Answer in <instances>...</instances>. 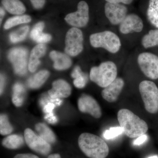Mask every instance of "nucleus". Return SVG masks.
I'll list each match as a JSON object with an SVG mask.
<instances>
[{
  "label": "nucleus",
  "mask_w": 158,
  "mask_h": 158,
  "mask_svg": "<svg viewBox=\"0 0 158 158\" xmlns=\"http://www.w3.org/2000/svg\"><path fill=\"white\" fill-rule=\"evenodd\" d=\"M119 125L128 138H137L147 133L148 126L146 122L127 109L119 110L117 113Z\"/></svg>",
  "instance_id": "1"
},
{
  "label": "nucleus",
  "mask_w": 158,
  "mask_h": 158,
  "mask_svg": "<svg viewBox=\"0 0 158 158\" xmlns=\"http://www.w3.org/2000/svg\"><path fill=\"white\" fill-rule=\"evenodd\" d=\"M79 147L89 158H106L110 149L108 144L100 137L88 133H82L78 138Z\"/></svg>",
  "instance_id": "2"
},
{
  "label": "nucleus",
  "mask_w": 158,
  "mask_h": 158,
  "mask_svg": "<svg viewBox=\"0 0 158 158\" xmlns=\"http://www.w3.org/2000/svg\"><path fill=\"white\" fill-rule=\"evenodd\" d=\"M117 68L111 61L102 62L98 66H94L90 71V78L99 87L105 88L116 78Z\"/></svg>",
  "instance_id": "3"
},
{
  "label": "nucleus",
  "mask_w": 158,
  "mask_h": 158,
  "mask_svg": "<svg viewBox=\"0 0 158 158\" xmlns=\"http://www.w3.org/2000/svg\"><path fill=\"white\" fill-rule=\"evenodd\" d=\"M90 41L93 47L102 48L112 53H117L121 46L119 37L110 31L92 34L90 35Z\"/></svg>",
  "instance_id": "4"
},
{
  "label": "nucleus",
  "mask_w": 158,
  "mask_h": 158,
  "mask_svg": "<svg viewBox=\"0 0 158 158\" xmlns=\"http://www.w3.org/2000/svg\"><path fill=\"white\" fill-rule=\"evenodd\" d=\"M139 90L148 112L155 114L158 112V88L154 82L142 81L139 85Z\"/></svg>",
  "instance_id": "5"
},
{
  "label": "nucleus",
  "mask_w": 158,
  "mask_h": 158,
  "mask_svg": "<svg viewBox=\"0 0 158 158\" xmlns=\"http://www.w3.org/2000/svg\"><path fill=\"white\" fill-rule=\"evenodd\" d=\"M83 34L81 30L74 27L71 28L65 36V53L72 56L78 55L83 50Z\"/></svg>",
  "instance_id": "6"
},
{
  "label": "nucleus",
  "mask_w": 158,
  "mask_h": 158,
  "mask_svg": "<svg viewBox=\"0 0 158 158\" xmlns=\"http://www.w3.org/2000/svg\"><path fill=\"white\" fill-rule=\"evenodd\" d=\"M138 62L141 71L152 80L158 79V56L149 52H143L138 56Z\"/></svg>",
  "instance_id": "7"
},
{
  "label": "nucleus",
  "mask_w": 158,
  "mask_h": 158,
  "mask_svg": "<svg viewBox=\"0 0 158 158\" xmlns=\"http://www.w3.org/2000/svg\"><path fill=\"white\" fill-rule=\"evenodd\" d=\"M28 51L24 48H15L9 51L8 58L12 63L15 73L20 76L25 74L28 66Z\"/></svg>",
  "instance_id": "8"
},
{
  "label": "nucleus",
  "mask_w": 158,
  "mask_h": 158,
  "mask_svg": "<svg viewBox=\"0 0 158 158\" xmlns=\"http://www.w3.org/2000/svg\"><path fill=\"white\" fill-rule=\"evenodd\" d=\"M27 145L31 150L42 155L46 156L51 152V144L36 135L31 129H26L24 133Z\"/></svg>",
  "instance_id": "9"
},
{
  "label": "nucleus",
  "mask_w": 158,
  "mask_h": 158,
  "mask_svg": "<svg viewBox=\"0 0 158 158\" xmlns=\"http://www.w3.org/2000/svg\"><path fill=\"white\" fill-rule=\"evenodd\" d=\"M65 21L74 27H83L87 25L89 21V6L85 1L79 2L77 10L68 14L65 16Z\"/></svg>",
  "instance_id": "10"
},
{
  "label": "nucleus",
  "mask_w": 158,
  "mask_h": 158,
  "mask_svg": "<svg viewBox=\"0 0 158 158\" xmlns=\"http://www.w3.org/2000/svg\"><path fill=\"white\" fill-rule=\"evenodd\" d=\"M78 107L82 113H88L94 118H99L102 116L100 106L95 99L88 94H83L79 98Z\"/></svg>",
  "instance_id": "11"
},
{
  "label": "nucleus",
  "mask_w": 158,
  "mask_h": 158,
  "mask_svg": "<svg viewBox=\"0 0 158 158\" xmlns=\"http://www.w3.org/2000/svg\"><path fill=\"white\" fill-rule=\"evenodd\" d=\"M106 16L113 25L120 24L127 15V9L120 4L107 2L105 6Z\"/></svg>",
  "instance_id": "12"
},
{
  "label": "nucleus",
  "mask_w": 158,
  "mask_h": 158,
  "mask_svg": "<svg viewBox=\"0 0 158 158\" xmlns=\"http://www.w3.org/2000/svg\"><path fill=\"white\" fill-rule=\"evenodd\" d=\"M143 23L141 18L137 15L131 14L127 15L119 25V31L123 34L134 32H141L143 30Z\"/></svg>",
  "instance_id": "13"
},
{
  "label": "nucleus",
  "mask_w": 158,
  "mask_h": 158,
  "mask_svg": "<svg viewBox=\"0 0 158 158\" xmlns=\"http://www.w3.org/2000/svg\"><path fill=\"white\" fill-rule=\"evenodd\" d=\"M124 81L120 77L116 78L113 82L104 88L102 96L109 102H115L118 100L124 86Z\"/></svg>",
  "instance_id": "14"
},
{
  "label": "nucleus",
  "mask_w": 158,
  "mask_h": 158,
  "mask_svg": "<svg viewBox=\"0 0 158 158\" xmlns=\"http://www.w3.org/2000/svg\"><path fill=\"white\" fill-rule=\"evenodd\" d=\"M71 92L70 85L66 81L59 79L52 83V88L48 90V94L51 98L59 99L68 97Z\"/></svg>",
  "instance_id": "15"
},
{
  "label": "nucleus",
  "mask_w": 158,
  "mask_h": 158,
  "mask_svg": "<svg viewBox=\"0 0 158 158\" xmlns=\"http://www.w3.org/2000/svg\"><path fill=\"white\" fill-rule=\"evenodd\" d=\"M46 47L43 44H39L32 49L28 63V69L31 73L37 70L40 64L39 59L45 55Z\"/></svg>",
  "instance_id": "16"
},
{
  "label": "nucleus",
  "mask_w": 158,
  "mask_h": 158,
  "mask_svg": "<svg viewBox=\"0 0 158 158\" xmlns=\"http://www.w3.org/2000/svg\"><path fill=\"white\" fill-rule=\"evenodd\" d=\"M50 57L54 61V68L57 70H65L71 66V60L66 54L53 51L51 52Z\"/></svg>",
  "instance_id": "17"
},
{
  "label": "nucleus",
  "mask_w": 158,
  "mask_h": 158,
  "mask_svg": "<svg viewBox=\"0 0 158 158\" xmlns=\"http://www.w3.org/2000/svg\"><path fill=\"white\" fill-rule=\"evenodd\" d=\"M44 27V23L41 22L37 23L31 31V38L38 43L43 44L48 42L52 39V37L50 34L43 33Z\"/></svg>",
  "instance_id": "18"
},
{
  "label": "nucleus",
  "mask_w": 158,
  "mask_h": 158,
  "mask_svg": "<svg viewBox=\"0 0 158 158\" xmlns=\"http://www.w3.org/2000/svg\"><path fill=\"white\" fill-rule=\"evenodd\" d=\"M49 76L50 73L48 71H40L28 80L27 86L31 89L39 88L46 81Z\"/></svg>",
  "instance_id": "19"
},
{
  "label": "nucleus",
  "mask_w": 158,
  "mask_h": 158,
  "mask_svg": "<svg viewBox=\"0 0 158 158\" xmlns=\"http://www.w3.org/2000/svg\"><path fill=\"white\" fill-rule=\"evenodd\" d=\"M35 129L38 135L50 144L56 141V137L50 128L44 123H38L35 125Z\"/></svg>",
  "instance_id": "20"
},
{
  "label": "nucleus",
  "mask_w": 158,
  "mask_h": 158,
  "mask_svg": "<svg viewBox=\"0 0 158 158\" xmlns=\"http://www.w3.org/2000/svg\"><path fill=\"white\" fill-rule=\"evenodd\" d=\"M2 4L9 13L14 15H21L25 13L26 8L19 0H2Z\"/></svg>",
  "instance_id": "21"
},
{
  "label": "nucleus",
  "mask_w": 158,
  "mask_h": 158,
  "mask_svg": "<svg viewBox=\"0 0 158 158\" xmlns=\"http://www.w3.org/2000/svg\"><path fill=\"white\" fill-rule=\"evenodd\" d=\"M25 139L18 135H12L4 138L2 141L3 146L9 149L20 148L24 144Z\"/></svg>",
  "instance_id": "22"
},
{
  "label": "nucleus",
  "mask_w": 158,
  "mask_h": 158,
  "mask_svg": "<svg viewBox=\"0 0 158 158\" xmlns=\"http://www.w3.org/2000/svg\"><path fill=\"white\" fill-rule=\"evenodd\" d=\"M26 90L22 84L16 83L12 88V102L15 106H21L24 101Z\"/></svg>",
  "instance_id": "23"
},
{
  "label": "nucleus",
  "mask_w": 158,
  "mask_h": 158,
  "mask_svg": "<svg viewBox=\"0 0 158 158\" xmlns=\"http://www.w3.org/2000/svg\"><path fill=\"white\" fill-rule=\"evenodd\" d=\"M147 15L151 23L158 29V0H149Z\"/></svg>",
  "instance_id": "24"
},
{
  "label": "nucleus",
  "mask_w": 158,
  "mask_h": 158,
  "mask_svg": "<svg viewBox=\"0 0 158 158\" xmlns=\"http://www.w3.org/2000/svg\"><path fill=\"white\" fill-rule=\"evenodd\" d=\"M72 77L74 78L73 84L77 88H83L86 86L88 81V77L82 72L79 66H76L71 74Z\"/></svg>",
  "instance_id": "25"
},
{
  "label": "nucleus",
  "mask_w": 158,
  "mask_h": 158,
  "mask_svg": "<svg viewBox=\"0 0 158 158\" xmlns=\"http://www.w3.org/2000/svg\"><path fill=\"white\" fill-rule=\"evenodd\" d=\"M141 43L145 48L158 46V29L150 31L142 38Z\"/></svg>",
  "instance_id": "26"
},
{
  "label": "nucleus",
  "mask_w": 158,
  "mask_h": 158,
  "mask_svg": "<svg viewBox=\"0 0 158 158\" xmlns=\"http://www.w3.org/2000/svg\"><path fill=\"white\" fill-rule=\"evenodd\" d=\"M31 16L28 15H23L21 16H16L10 18L6 21L4 25L5 29L11 28L20 24L26 23L31 21Z\"/></svg>",
  "instance_id": "27"
},
{
  "label": "nucleus",
  "mask_w": 158,
  "mask_h": 158,
  "mask_svg": "<svg viewBox=\"0 0 158 158\" xmlns=\"http://www.w3.org/2000/svg\"><path fill=\"white\" fill-rule=\"evenodd\" d=\"M13 128L9 122L8 116L5 114H1L0 116V133L2 135H6L11 134Z\"/></svg>",
  "instance_id": "28"
},
{
  "label": "nucleus",
  "mask_w": 158,
  "mask_h": 158,
  "mask_svg": "<svg viewBox=\"0 0 158 158\" xmlns=\"http://www.w3.org/2000/svg\"><path fill=\"white\" fill-rule=\"evenodd\" d=\"M29 27L28 26L22 27L17 31L10 34V40L12 43H17L23 40L28 33Z\"/></svg>",
  "instance_id": "29"
},
{
  "label": "nucleus",
  "mask_w": 158,
  "mask_h": 158,
  "mask_svg": "<svg viewBox=\"0 0 158 158\" xmlns=\"http://www.w3.org/2000/svg\"><path fill=\"white\" fill-rule=\"evenodd\" d=\"M123 133V130L121 127H111L109 130H106L104 132L103 136L107 140L113 139Z\"/></svg>",
  "instance_id": "30"
},
{
  "label": "nucleus",
  "mask_w": 158,
  "mask_h": 158,
  "mask_svg": "<svg viewBox=\"0 0 158 158\" xmlns=\"http://www.w3.org/2000/svg\"><path fill=\"white\" fill-rule=\"evenodd\" d=\"M33 7L35 9H41L44 6L45 0H30Z\"/></svg>",
  "instance_id": "31"
},
{
  "label": "nucleus",
  "mask_w": 158,
  "mask_h": 158,
  "mask_svg": "<svg viewBox=\"0 0 158 158\" xmlns=\"http://www.w3.org/2000/svg\"><path fill=\"white\" fill-rule=\"evenodd\" d=\"M147 135L144 134V135H142L137 138V139L133 142V144L135 145H141V144H143L147 140Z\"/></svg>",
  "instance_id": "32"
},
{
  "label": "nucleus",
  "mask_w": 158,
  "mask_h": 158,
  "mask_svg": "<svg viewBox=\"0 0 158 158\" xmlns=\"http://www.w3.org/2000/svg\"><path fill=\"white\" fill-rule=\"evenodd\" d=\"M107 2L114 3V4H120L123 3L126 5H129L132 2L133 0H105Z\"/></svg>",
  "instance_id": "33"
},
{
  "label": "nucleus",
  "mask_w": 158,
  "mask_h": 158,
  "mask_svg": "<svg viewBox=\"0 0 158 158\" xmlns=\"http://www.w3.org/2000/svg\"><path fill=\"white\" fill-rule=\"evenodd\" d=\"M13 158H39L35 155L30 153L19 154L15 156Z\"/></svg>",
  "instance_id": "34"
},
{
  "label": "nucleus",
  "mask_w": 158,
  "mask_h": 158,
  "mask_svg": "<svg viewBox=\"0 0 158 158\" xmlns=\"http://www.w3.org/2000/svg\"><path fill=\"white\" fill-rule=\"evenodd\" d=\"M5 77H4L3 75L1 74V88H0V92H1V94H2L4 91V87L5 85Z\"/></svg>",
  "instance_id": "35"
},
{
  "label": "nucleus",
  "mask_w": 158,
  "mask_h": 158,
  "mask_svg": "<svg viewBox=\"0 0 158 158\" xmlns=\"http://www.w3.org/2000/svg\"><path fill=\"white\" fill-rule=\"evenodd\" d=\"M47 158H61L60 154L58 153L52 154L50 155Z\"/></svg>",
  "instance_id": "36"
},
{
  "label": "nucleus",
  "mask_w": 158,
  "mask_h": 158,
  "mask_svg": "<svg viewBox=\"0 0 158 158\" xmlns=\"http://www.w3.org/2000/svg\"><path fill=\"white\" fill-rule=\"evenodd\" d=\"M1 23H2V20L3 18L5 15V11H4V9L2 8H1Z\"/></svg>",
  "instance_id": "37"
},
{
  "label": "nucleus",
  "mask_w": 158,
  "mask_h": 158,
  "mask_svg": "<svg viewBox=\"0 0 158 158\" xmlns=\"http://www.w3.org/2000/svg\"><path fill=\"white\" fill-rule=\"evenodd\" d=\"M148 158H158V156H152L149 157Z\"/></svg>",
  "instance_id": "38"
}]
</instances>
